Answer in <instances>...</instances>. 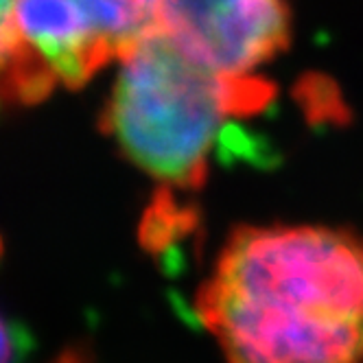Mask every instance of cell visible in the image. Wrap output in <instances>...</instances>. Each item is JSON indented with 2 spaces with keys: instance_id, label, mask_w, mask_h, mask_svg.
Here are the masks:
<instances>
[{
  "instance_id": "cell-6",
  "label": "cell",
  "mask_w": 363,
  "mask_h": 363,
  "mask_svg": "<svg viewBox=\"0 0 363 363\" xmlns=\"http://www.w3.org/2000/svg\"><path fill=\"white\" fill-rule=\"evenodd\" d=\"M195 228L197 213L193 208L179 206L177 199L169 193V189H162L145 211L140 239L149 252L162 254L171 250L177 241H184Z\"/></svg>"
},
{
  "instance_id": "cell-3",
  "label": "cell",
  "mask_w": 363,
  "mask_h": 363,
  "mask_svg": "<svg viewBox=\"0 0 363 363\" xmlns=\"http://www.w3.org/2000/svg\"><path fill=\"white\" fill-rule=\"evenodd\" d=\"M158 27L197 62L245 77L287 48L291 11L287 0H160Z\"/></svg>"
},
{
  "instance_id": "cell-5",
  "label": "cell",
  "mask_w": 363,
  "mask_h": 363,
  "mask_svg": "<svg viewBox=\"0 0 363 363\" xmlns=\"http://www.w3.org/2000/svg\"><path fill=\"white\" fill-rule=\"evenodd\" d=\"M16 7L18 0H0V74H16V86L22 88V96H38L57 82L50 70L24 46L18 31Z\"/></svg>"
},
{
  "instance_id": "cell-2",
  "label": "cell",
  "mask_w": 363,
  "mask_h": 363,
  "mask_svg": "<svg viewBox=\"0 0 363 363\" xmlns=\"http://www.w3.org/2000/svg\"><path fill=\"white\" fill-rule=\"evenodd\" d=\"M118 60L103 129L167 186L201 189L215 149L235 151L225 123L258 114L274 96L261 77H228L197 62L162 27L147 31Z\"/></svg>"
},
{
  "instance_id": "cell-1",
  "label": "cell",
  "mask_w": 363,
  "mask_h": 363,
  "mask_svg": "<svg viewBox=\"0 0 363 363\" xmlns=\"http://www.w3.org/2000/svg\"><path fill=\"white\" fill-rule=\"evenodd\" d=\"M195 313L228 363H363V241L315 225L237 228Z\"/></svg>"
},
{
  "instance_id": "cell-7",
  "label": "cell",
  "mask_w": 363,
  "mask_h": 363,
  "mask_svg": "<svg viewBox=\"0 0 363 363\" xmlns=\"http://www.w3.org/2000/svg\"><path fill=\"white\" fill-rule=\"evenodd\" d=\"M96 3L108 33L118 48V57L147 31L158 27L160 0H96Z\"/></svg>"
},
{
  "instance_id": "cell-8",
  "label": "cell",
  "mask_w": 363,
  "mask_h": 363,
  "mask_svg": "<svg viewBox=\"0 0 363 363\" xmlns=\"http://www.w3.org/2000/svg\"><path fill=\"white\" fill-rule=\"evenodd\" d=\"M16 348L13 333L0 315V363H16Z\"/></svg>"
},
{
  "instance_id": "cell-4",
  "label": "cell",
  "mask_w": 363,
  "mask_h": 363,
  "mask_svg": "<svg viewBox=\"0 0 363 363\" xmlns=\"http://www.w3.org/2000/svg\"><path fill=\"white\" fill-rule=\"evenodd\" d=\"M20 38L55 77L79 88L118 57L96 0H18Z\"/></svg>"
}]
</instances>
